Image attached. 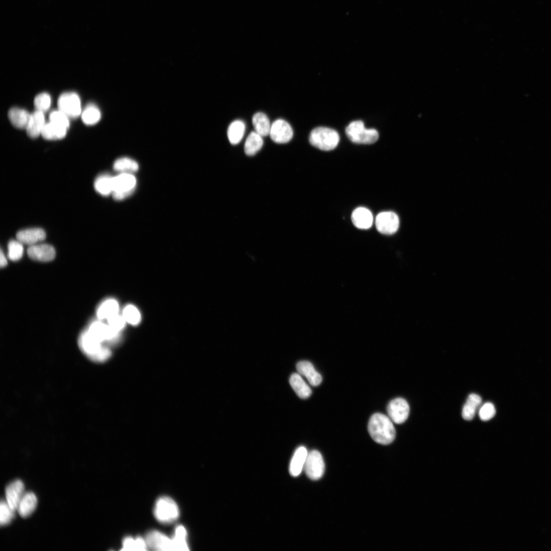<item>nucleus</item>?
I'll use <instances>...</instances> for the list:
<instances>
[{
    "mask_svg": "<svg viewBox=\"0 0 551 551\" xmlns=\"http://www.w3.org/2000/svg\"><path fill=\"white\" fill-rule=\"evenodd\" d=\"M138 163L134 160L123 157L116 160L113 164V168L121 173H131L138 170Z\"/></svg>",
    "mask_w": 551,
    "mask_h": 551,
    "instance_id": "nucleus-31",
    "label": "nucleus"
},
{
    "mask_svg": "<svg viewBox=\"0 0 551 551\" xmlns=\"http://www.w3.org/2000/svg\"><path fill=\"white\" fill-rule=\"evenodd\" d=\"M289 383L292 389L300 398L305 399L311 395V389L299 374L293 373L290 378Z\"/></svg>",
    "mask_w": 551,
    "mask_h": 551,
    "instance_id": "nucleus-23",
    "label": "nucleus"
},
{
    "mask_svg": "<svg viewBox=\"0 0 551 551\" xmlns=\"http://www.w3.org/2000/svg\"><path fill=\"white\" fill-rule=\"evenodd\" d=\"M118 311V304L117 302L113 299H108L104 302L98 308L97 311V315L100 319H108L112 316L117 314Z\"/></svg>",
    "mask_w": 551,
    "mask_h": 551,
    "instance_id": "nucleus-30",
    "label": "nucleus"
},
{
    "mask_svg": "<svg viewBox=\"0 0 551 551\" xmlns=\"http://www.w3.org/2000/svg\"><path fill=\"white\" fill-rule=\"evenodd\" d=\"M368 431L372 439L381 444H390L395 439L396 432L392 420L382 413H374L370 417Z\"/></svg>",
    "mask_w": 551,
    "mask_h": 551,
    "instance_id": "nucleus-1",
    "label": "nucleus"
},
{
    "mask_svg": "<svg viewBox=\"0 0 551 551\" xmlns=\"http://www.w3.org/2000/svg\"><path fill=\"white\" fill-rule=\"evenodd\" d=\"M337 132L327 127H317L310 133L309 142L311 145L321 150L331 151L334 149L339 142Z\"/></svg>",
    "mask_w": 551,
    "mask_h": 551,
    "instance_id": "nucleus-2",
    "label": "nucleus"
},
{
    "mask_svg": "<svg viewBox=\"0 0 551 551\" xmlns=\"http://www.w3.org/2000/svg\"><path fill=\"white\" fill-rule=\"evenodd\" d=\"M147 545L145 539L138 537L135 539L131 537L124 538L122 542L121 550H146Z\"/></svg>",
    "mask_w": 551,
    "mask_h": 551,
    "instance_id": "nucleus-32",
    "label": "nucleus"
},
{
    "mask_svg": "<svg viewBox=\"0 0 551 551\" xmlns=\"http://www.w3.org/2000/svg\"><path fill=\"white\" fill-rule=\"evenodd\" d=\"M308 454L304 446H299L296 449L289 465V472L292 476L299 475L304 470Z\"/></svg>",
    "mask_w": 551,
    "mask_h": 551,
    "instance_id": "nucleus-18",
    "label": "nucleus"
},
{
    "mask_svg": "<svg viewBox=\"0 0 551 551\" xmlns=\"http://www.w3.org/2000/svg\"><path fill=\"white\" fill-rule=\"evenodd\" d=\"M59 110L67 116L76 118L82 113L81 101L79 95L73 92H64L58 100Z\"/></svg>",
    "mask_w": 551,
    "mask_h": 551,
    "instance_id": "nucleus-6",
    "label": "nucleus"
},
{
    "mask_svg": "<svg viewBox=\"0 0 551 551\" xmlns=\"http://www.w3.org/2000/svg\"><path fill=\"white\" fill-rule=\"evenodd\" d=\"M108 321L109 325L119 332L124 327L126 320L123 316L116 314L108 318Z\"/></svg>",
    "mask_w": 551,
    "mask_h": 551,
    "instance_id": "nucleus-40",
    "label": "nucleus"
},
{
    "mask_svg": "<svg viewBox=\"0 0 551 551\" xmlns=\"http://www.w3.org/2000/svg\"><path fill=\"white\" fill-rule=\"evenodd\" d=\"M496 410L493 404L487 402L480 408L479 415L480 419L487 421L491 419L495 414Z\"/></svg>",
    "mask_w": 551,
    "mask_h": 551,
    "instance_id": "nucleus-39",
    "label": "nucleus"
},
{
    "mask_svg": "<svg viewBox=\"0 0 551 551\" xmlns=\"http://www.w3.org/2000/svg\"><path fill=\"white\" fill-rule=\"evenodd\" d=\"M293 135L291 126L283 119H277L271 125L269 135L276 143H287L292 139Z\"/></svg>",
    "mask_w": 551,
    "mask_h": 551,
    "instance_id": "nucleus-11",
    "label": "nucleus"
},
{
    "mask_svg": "<svg viewBox=\"0 0 551 551\" xmlns=\"http://www.w3.org/2000/svg\"><path fill=\"white\" fill-rule=\"evenodd\" d=\"M263 144L262 136L255 131H252L245 140L244 152L248 156H253L261 148Z\"/></svg>",
    "mask_w": 551,
    "mask_h": 551,
    "instance_id": "nucleus-28",
    "label": "nucleus"
},
{
    "mask_svg": "<svg viewBox=\"0 0 551 551\" xmlns=\"http://www.w3.org/2000/svg\"><path fill=\"white\" fill-rule=\"evenodd\" d=\"M147 547L156 550H172L171 538L158 531L149 532L145 537Z\"/></svg>",
    "mask_w": 551,
    "mask_h": 551,
    "instance_id": "nucleus-12",
    "label": "nucleus"
},
{
    "mask_svg": "<svg viewBox=\"0 0 551 551\" xmlns=\"http://www.w3.org/2000/svg\"><path fill=\"white\" fill-rule=\"evenodd\" d=\"M298 373L305 376L309 383L313 386L319 385L322 382V377L315 369L312 364L307 361H301L296 364Z\"/></svg>",
    "mask_w": 551,
    "mask_h": 551,
    "instance_id": "nucleus-17",
    "label": "nucleus"
},
{
    "mask_svg": "<svg viewBox=\"0 0 551 551\" xmlns=\"http://www.w3.org/2000/svg\"><path fill=\"white\" fill-rule=\"evenodd\" d=\"M482 403V398L480 395L470 394L464 405L462 411V417L467 420H471L474 416L478 408Z\"/></svg>",
    "mask_w": 551,
    "mask_h": 551,
    "instance_id": "nucleus-22",
    "label": "nucleus"
},
{
    "mask_svg": "<svg viewBox=\"0 0 551 551\" xmlns=\"http://www.w3.org/2000/svg\"><path fill=\"white\" fill-rule=\"evenodd\" d=\"M187 534L186 530L183 525H179L176 528L173 536L171 538L172 551L189 550L186 541Z\"/></svg>",
    "mask_w": 551,
    "mask_h": 551,
    "instance_id": "nucleus-26",
    "label": "nucleus"
},
{
    "mask_svg": "<svg viewBox=\"0 0 551 551\" xmlns=\"http://www.w3.org/2000/svg\"><path fill=\"white\" fill-rule=\"evenodd\" d=\"M7 259H6L4 254H3V252L2 250L1 249V253H0V265H1V267H3L5 266L6 265H7Z\"/></svg>",
    "mask_w": 551,
    "mask_h": 551,
    "instance_id": "nucleus-41",
    "label": "nucleus"
},
{
    "mask_svg": "<svg viewBox=\"0 0 551 551\" xmlns=\"http://www.w3.org/2000/svg\"><path fill=\"white\" fill-rule=\"evenodd\" d=\"M377 230L384 235H392L398 229L399 220L396 213L392 211H384L379 213L375 218Z\"/></svg>",
    "mask_w": 551,
    "mask_h": 551,
    "instance_id": "nucleus-8",
    "label": "nucleus"
},
{
    "mask_svg": "<svg viewBox=\"0 0 551 551\" xmlns=\"http://www.w3.org/2000/svg\"><path fill=\"white\" fill-rule=\"evenodd\" d=\"M67 128L50 121L46 123L41 135L47 140H58L64 138Z\"/></svg>",
    "mask_w": 551,
    "mask_h": 551,
    "instance_id": "nucleus-24",
    "label": "nucleus"
},
{
    "mask_svg": "<svg viewBox=\"0 0 551 551\" xmlns=\"http://www.w3.org/2000/svg\"><path fill=\"white\" fill-rule=\"evenodd\" d=\"M154 515L159 521L170 523L178 518L179 509L176 503L171 498L162 496L158 498L156 503Z\"/></svg>",
    "mask_w": 551,
    "mask_h": 551,
    "instance_id": "nucleus-4",
    "label": "nucleus"
},
{
    "mask_svg": "<svg viewBox=\"0 0 551 551\" xmlns=\"http://www.w3.org/2000/svg\"><path fill=\"white\" fill-rule=\"evenodd\" d=\"M86 331L92 339L101 344L104 341H112L116 340L119 332L110 325L99 321L94 322Z\"/></svg>",
    "mask_w": 551,
    "mask_h": 551,
    "instance_id": "nucleus-10",
    "label": "nucleus"
},
{
    "mask_svg": "<svg viewBox=\"0 0 551 551\" xmlns=\"http://www.w3.org/2000/svg\"><path fill=\"white\" fill-rule=\"evenodd\" d=\"M51 104L50 95L45 92L38 94L34 99L36 110L44 112L49 109Z\"/></svg>",
    "mask_w": 551,
    "mask_h": 551,
    "instance_id": "nucleus-36",
    "label": "nucleus"
},
{
    "mask_svg": "<svg viewBox=\"0 0 551 551\" xmlns=\"http://www.w3.org/2000/svg\"><path fill=\"white\" fill-rule=\"evenodd\" d=\"M136 184V178L131 173H120L113 177V198L116 200L125 198L134 191Z\"/></svg>",
    "mask_w": 551,
    "mask_h": 551,
    "instance_id": "nucleus-5",
    "label": "nucleus"
},
{
    "mask_svg": "<svg viewBox=\"0 0 551 551\" xmlns=\"http://www.w3.org/2000/svg\"><path fill=\"white\" fill-rule=\"evenodd\" d=\"M27 253L31 259L43 262L52 260L56 255L54 248L47 244L30 245L27 249Z\"/></svg>",
    "mask_w": 551,
    "mask_h": 551,
    "instance_id": "nucleus-14",
    "label": "nucleus"
},
{
    "mask_svg": "<svg viewBox=\"0 0 551 551\" xmlns=\"http://www.w3.org/2000/svg\"><path fill=\"white\" fill-rule=\"evenodd\" d=\"M245 130L244 123L240 120H236L229 125L227 135L230 142L237 144L242 140Z\"/></svg>",
    "mask_w": 551,
    "mask_h": 551,
    "instance_id": "nucleus-27",
    "label": "nucleus"
},
{
    "mask_svg": "<svg viewBox=\"0 0 551 551\" xmlns=\"http://www.w3.org/2000/svg\"><path fill=\"white\" fill-rule=\"evenodd\" d=\"M69 117L60 110L52 111L49 114L50 121L66 128L69 126Z\"/></svg>",
    "mask_w": 551,
    "mask_h": 551,
    "instance_id": "nucleus-38",
    "label": "nucleus"
},
{
    "mask_svg": "<svg viewBox=\"0 0 551 551\" xmlns=\"http://www.w3.org/2000/svg\"><path fill=\"white\" fill-rule=\"evenodd\" d=\"M37 504V499L35 494L32 492H26L21 499L17 510L21 517H27L34 512Z\"/></svg>",
    "mask_w": 551,
    "mask_h": 551,
    "instance_id": "nucleus-21",
    "label": "nucleus"
},
{
    "mask_svg": "<svg viewBox=\"0 0 551 551\" xmlns=\"http://www.w3.org/2000/svg\"><path fill=\"white\" fill-rule=\"evenodd\" d=\"M15 510L9 505L6 500H1L0 504V523L2 526L9 524L14 516Z\"/></svg>",
    "mask_w": 551,
    "mask_h": 551,
    "instance_id": "nucleus-34",
    "label": "nucleus"
},
{
    "mask_svg": "<svg viewBox=\"0 0 551 551\" xmlns=\"http://www.w3.org/2000/svg\"><path fill=\"white\" fill-rule=\"evenodd\" d=\"M387 411L389 418L393 422L400 424L408 418L410 407L405 399L398 397L391 400L389 403Z\"/></svg>",
    "mask_w": 551,
    "mask_h": 551,
    "instance_id": "nucleus-9",
    "label": "nucleus"
},
{
    "mask_svg": "<svg viewBox=\"0 0 551 551\" xmlns=\"http://www.w3.org/2000/svg\"><path fill=\"white\" fill-rule=\"evenodd\" d=\"M8 116L12 125L19 129H26L28 124L31 114L27 110L17 107L11 108Z\"/></svg>",
    "mask_w": 551,
    "mask_h": 551,
    "instance_id": "nucleus-20",
    "label": "nucleus"
},
{
    "mask_svg": "<svg viewBox=\"0 0 551 551\" xmlns=\"http://www.w3.org/2000/svg\"><path fill=\"white\" fill-rule=\"evenodd\" d=\"M22 243L17 240H11L8 243V257L12 261L20 259L23 254Z\"/></svg>",
    "mask_w": 551,
    "mask_h": 551,
    "instance_id": "nucleus-35",
    "label": "nucleus"
},
{
    "mask_svg": "<svg viewBox=\"0 0 551 551\" xmlns=\"http://www.w3.org/2000/svg\"><path fill=\"white\" fill-rule=\"evenodd\" d=\"M345 132L348 138L354 143L371 144L379 139L378 132L374 129H367L361 120L351 122L346 127Z\"/></svg>",
    "mask_w": 551,
    "mask_h": 551,
    "instance_id": "nucleus-3",
    "label": "nucleus"
},
{
    "mask_svg": "<svg viewBox=\"0 0 551 551\" xmlns=\"http://www.w3.org/2000/svg\"><path fill=\"white\" fill-rule=\"evenodd\" d=\"M6 500L10 507L16 511L24 493L23 482L16 480L10 483L6 488Z\"/></svg>",
    "mask_w": 551,
    "mask_h": 551,
    "instance_id": "nucleus-13",
    "label": "nucleus"
},
{
    "mask_svg": "<svg viewBox=\"0 0 551 551\" xmlns=\"http://www.w3.org/2000/svg\"><path fill=\"white\" fill-rule=\"evenodd\" d=\"M255 131L262 137L269 135L271 125L266 115L262 112L255 113L252 118Z\"/></svg>",
    "mask_w": 551,
    "mask_h": 551,
    "instance_id": "nucleus-25",
    "label": "nucleus"
},
{
    "mask_svg": "<svg viewBox=\"0 0 551 551\" xmlns=\"http://www.w3.org/2000/svg\"><path fill=\"white\" fill-rule=\"evenodd\" d=\"M99 109L93 105H89L82 112V120L87 125H93L101 119Z\"/></svg>",
    "mask_w": 551,
    "mask_h": 551,
    "instance_id": "nucleus-33",
    "label": "nucleus"
},
{
    "mask_svg": "<svg viewBox=\"0 0 551 551\" xmlns=\"http://www.w3.org/2000/svg\"><path fill=\"white\" fill-rule=\"evenodd\" d=\"M352 221L354 225L360 229H368L373 223V216L371 211L366 208L359 207L352 212Z\"/></svg>",
    "mask_w": 551,
    "mask_h": 551,
    "instance_id": "nucleus-15",
    "label": "nucleus"
},
{
    "mask_svg": "<svg viewBox=\"0 0 551 551\" xmlns=\"http://www.w3.org/2000/svg\"><path fill=\"white\" fill-rule=\"evenodd\" d=\"M304 470L310 479L317 480L324 471V463L321 454L316 450L308 453Z\"/></svg>",
    "mask_w": 551,
    "mask_h": 551,
    "instance_id": "nucleus-7",
    "label": "nucleus"
},
{
    "mask_svg": "<svg viewBox=\"0 0 551 551\" xmlns=\"http://www.w3.org/2000/svg\"><path fill=\"white\" fill-rule=\"evenodd\" d=\"M126 321L132 324H137L140 320V314L138 309L132 305L127 306L123 311Z\"/></svg>",
    "mask_w": 551,
    "mask_h": 551,
    "instance_id": "nucleus-37",
    "label": "nucleus"
},
{
    "mask_svg": "<svg viewBox=\"0 0 551 551\" xmlns=\"http://www.w3.org/2000/svg\"><path fill=\"white\" fill-rule=\"evenodd\" d=\"M46 237L45 233L40 228L27 229L19 231L16 234L17 240L30 245L43 240Z\"/></svg>",
    "mask_w": 551,
    "mask_h": 551,
    "instance_id": "nucleus-19",
    "label": "nucleus"
},
{
    "mask_svg": "<svg viewBox=\"0 0 551 551\" xmlns=\"http://www.w3.org/2000/svg\"><path fill=\"white\" fill-rule=\"evenodd\" d=\"M113 178L108 174H102L96 178L94 182L96 191L103 195H108L113 192Z\"/></svg>",
    "mask_w": 551,
    "mask_h": 551,
    "instance_id": "nucleus-29",
    "label": "nucleus"
},
{
    "mask_svg": "<svg viewBox=\"0 0 551 551\" xmlns=\"http://www.w3.org/2000/svg\"><path fill=\"white\" fill-rule=\"evenodd\" d=\"M44 113L36 110L31 114L30 118L26 128L28 135L35 138L41 135L45 124Z\"/></svg>",
    "mask_w": 551,
    "mask_h": 551,
    "instance_id": "nucleus-16",
    "label": "nucleus"
}]
</instances>
